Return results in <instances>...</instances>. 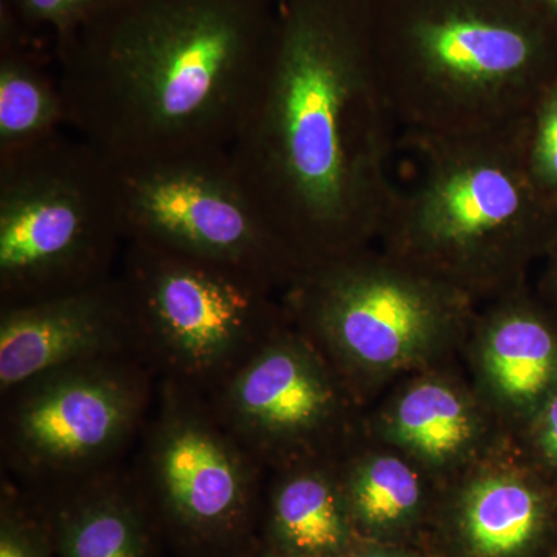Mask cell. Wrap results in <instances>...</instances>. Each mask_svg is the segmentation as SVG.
I'll return each mask as SVG.
<instances>
[{"instance_id": "obj_1", "label": "cell", "mask_w": 557, "mask_h": 557, "mask_svg": "<svg viewBox=\"0 0 557 557\" xmlns=\"http://www.w3.org/2000/svg\"><path fill=\"white\" fill-rule=\"evenodd\" d=\"M397 129L366 0H282L269 65L230 159L300 273L381 234L395 196Z\"/></svg>"}, {"instance_id": "obj_2", "label": "cell", "mask_w": 557, "mask_h": 557, "mask_svg": "<svg viewBox=\"0 0 557 557\" xmlns=\"http://www.w3.org/2000/svg\"><path fill=\"white\" fill-rule=\"evenodd\" d=\"M277 20L271 0H106L57 39L70 129L115 166L230 152Z\"/></svg>"}, {"instance_id": "obj_3", "label": "cell", "mask_w": 557, "mask_h": 557, "mask_svg": "<svg viewBox=\"0 0 557 557\" xmlns=\"http://www.w3.org/2000/svg\"><path fill=\"white\" fill-rule=\"evenodd\" d=\"M366 14L401 135L511 123L557 79V39L520 0H387Z\"/></svg>"}, {"instance_id": "obj_4", "label": "cell", "mask_w": 557, "mask_h": 557, "mask_svg": "<svg viewBox=\"0 0 557 557\" xmlns=\"http://www.w3.org/2000/svg\"><path fill=\"white\" fill-rule=\"evenodd\" d=\"M417 152L381 234L397 258L448 284L496 281L557 242V203L537 188L525 159V116L446 135H403ZM449 285V284H448Z\"/></svg>"}, {"instance_id": "obj_5", "label": "cell", "mask_w": 557, "mask_h": 557, "mask_svg": "<svg viewBox=\"0 0 557 557\" xmlns=\"http://www.w3.org/2000/svg\"><path fill=\"white\" fill-rule=\"evenodd\" d=\"M126 245L115 164L78 135L0 159V307L108 281Z\"/></svg>"}, {"instance_id": "obj_6", "label": "cell", "mask_w": 557, "mask_h": 557, "mask_svg": "<svg viewBox=\"0 0 557 557\" xmlns=\"http://www.w3.org/2000/svg\"><path fill=\"white\" fill-rule=\"evenodd\" d=\"M121 259L135 354L159 381L209 395L282 329L265 278L141 242Z\"/></svg>"}, {"instance_id": "obj_7", "label": "cell", "mask_w": 557, "mask_h": 557, "mask_svg": "<svg viewBox=\"0 0 557 557\" xmlns=\"http://www.w3.org/2000/svg\"><path fill=\"white\" fill-rule=\"evenodd\" d=\"M157 376L137 357L84 362L2 395L3 474L58 487L121 465L141 435Z\"/></svg>"}, {"instance_id": "obj_8", "label": "cell", "mask_w": 557, "mask_h": 557, "mask_svg": "<svg viewBox=\"0 0 557 557\" xmlns=\"http://www.w3.org/2000/svg\"><path fill=\"white\" fill-rule=\"evenodd\" d=\"M115 168L127 242L244 270L276 287L299 276L228 150Z\"/></svg>"}, {"instance_id": "obj_9", "label": "cell", "mask_w": 557, "mask_h": 557, "mask_svg": "<svg viewBox=\"0 0 557 557\" xmlns=\"http://www.w3.org/2000/svg\"><path fill=\"white\" fill-rule=\"evenodd\" d=\"M288 313L351 366L391 368L426 346L453 311L445 282L406 260H370L362 248L302 271Z\"/></svg>"}, {"instance_id": "obj_10", "label": "cell", "mask_w": 557, "mask_h": 557, "mask_svg": "<svg viewBox=\"0 0 557 557\" xmlns=\"http://www.w3.org/2000/svg\"><path fill=\"white\" fill-rule=\"evenodd\" d=\"M131 469L145 497L201 536L233 530L262 467L220 421L205 394L159 381Z\"/></svg>"}, {"instance_id": "obj_11", "label": "cell", "mask_w": 557, "mask_h": 557, "mask_svg": "<svg viewBox=\"0 0 557 557\" xmlns=\"http://www.w3.org/2000/svg\"><path fill=\"white\" fill-rule=\"evenodd\" d=\"M309 346L281 329L207 395L262 468L295 460L336 416L335 386Z\"/></svg>"}, {"instance_id": "obj_12", "label": "cell", "mask_w": 557, "mask_h": 557, "mask_svg": "<svg viewBox=\"0 0 557 557\" xmlns=\"http://www.w3.org/2000/svg\"><path fill=\"white\" fill-rule=\"evenodd\" d=\"M119 357H137L119 274L67 295L0 307V395L53 370Z\"/></svg>"}, {"instance_id": "obj_13", "label": "cell", "mask_w": 557, "mask_h": 557, "mask_svg": "<svg viewBox=\"0 0 557 557\" xmlns=\"http://www.w3.org/2000/svg\"><path fill=\"white\" fill-rule=\"evenodd\" d=\"M57 491L65 497L60 516L65 557H146L137 509L143 493L131 468L119 465Z\"/></svg>"}, {"instance_id": "obj_14", "label": "cell", "mask_w": 557, "mask_h": 557, "mask_svg": "<svg viewBox=\"0 0 557 557\" xmlns=\"http://www.w3.org/2000/svg\"><path fill=\"white\" fill-rule=\"evenodd\" d=\"M70 127L60 75L7 44L0 58V159L38 148Z\"/></svg>"}, {"instance_id": "obj_15", "label": "cell", "mask_w": 557, "mask_h": 557, "mask_svg": "<svg viewBox=\"0 0 557 557\" xmlns=\"http://www.w3.org/2000/svg\"><path fill=\"white\" fill-rule=\"evenodd\" d=\"M486 362L498 388L515 401L547 391L557 373V339L541 314L512 306L498 314L486 339Z\"/></svg>"}, {"instance_id": "obj_16", "label": "cell", "mask_w": 557, "mask_h": 557, "mask_svg": "<svg viewBox=\"0 0 557 557\" xmlns=\"http://www.w3.org/2000/svg\"><path fill=\"white\" fill-rule=\"evenodd\" d=\"M274 491L273 519L278 537L295 552L321 556L338 552L346 523L338 491L317 467H293Z\"/></svg>"}, {"instance_id": "obj_17", "label": "cell", "mask_w": 557, "mask_h": 557, "mask_svg": "<svg viewBox=\"0 0 557 557\" xmlns=\"http://www.w3.org/2000/svg\"><path fill=\"white\" fill-rule=\"evenodd\" d=\"M541 505L530 487L511 479H487L467 502L469 541L485 556H509L536 534Z\"/></svg>"}, {"instance_id": "obj_18", "label": "cell", "mask_w": 557, "mask_h": 557, "mask_svg": "<svg viewBox=\"0 0 557 557\" xmlns=\"http://www.w3.org/2000/svg\"><path fill=\"white\" fill-rule=\"evenodd\" d=\"M395 431L423 456L445 458L463 448L471 437V418L463 401L448 387L426 383L399 401Z\"/></svg>"}, {"instance_id": "obj_19", "label": "cell", "mask_w": 557, "mask_h": 557, "mask_svg": "<svg viewBox=\"0 0 557 557\" xmlns=\"http://www.w3.org/2000/svg\"><path fill=\"white\" fill-rule=\"evenodd\" d=\"M348 496L364 522L388 525L413 511L420 483L408 465L395 457H376L351 472Z\"/></svg>"}, {"instance_id": "obj_20", "label": "cell", "mask_w": 557, "mask_h": 557, "mask_svg": "<svg viewBox=\"0 0 557 557\" xmlns=\"http://www.w3.org/2000/svg\"><path fill=\"white\" fill-rule=\"evenodd\" d=\"M525 159L537 188L557 203V79L525 115Z\"/></svg>"}, {"instance_id": "obj_21", "label": "cell", "mask_w": 557, "mask_h": 557, "mask_svg": "<svg viewBox=\"0 0 557 557\" xmlns=\"http://www.w3.org/2000/svg\"><path fill=\"white\" fill-rule=\"evenodd\" d=\"M16 13L32 24L49 25L57 39L86 21L106 0H11Z\"/></svg>"}, {"instance_id": "obj_22", "label": "cell", "mask_w": 557, "mask_h": 557, "mask_svg": "<svg viewBox=\"0 0 557 557\" xmlns=\"http://www.w3.org/2000/svg\"><path fill=\"white\" fill-rule=\"evenodd\" d=\"M30 533V530L21 525L20 520L3 519L0 557H42L38 542Z\"/></svg>"}, {"instance_id": "obj_23", "label": "cell", "mask_w": 557, "mask_h": 557, "mask_svg": "<svg viewBox=\"0 0 557 557\" xmlns=\"http://www.w3.org/2000/svg\"><path fill=\"white\" fill-rule=\"evenodd\" d=\"M541 442L545 454L557 463V394L549 399L542 416Z\"/></svg>"}, {"instance_id": "obj_24", "label": "cell", "mask_w": 557, "mask_h": 557, "mask_svg": "<svg viewBox=\"0 0 557 557\" xmlns=\"http://www.w3.org/2000/svg\"><path fill=\"white\" fill-rule=\"evenodd\" d=\"M553 251H555V259H556V269H555V282H556V288H557V242L552 247Z\"/></svg>"}, {"instance_id": "obj_25", "label": "cell", "mask_w": 557, "mask_h": 557, "mask_svg": "<svg viewBox=\"0 0 557 557\" xmlns=\"http://www.w3.org/2000/svg\"><path fill=\"white\" fill-rule=\"evenodd\" d=\"M369 557H386V556H369Z\"/></svg>"}]
</instances>
